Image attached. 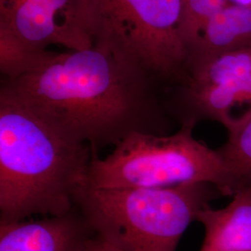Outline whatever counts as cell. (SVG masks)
<instances>
[{
  "instance_id": "1",
  "label": "cell",
  "mask_w": 251,
  "mask_h": 251,
  "mask_svg": "<svg viewBox=\"0 0 251 251\" xmlns=\"http://www.w3.org/2000/svg\"><path fill=\"white\" fill-rule=\"evenodd\" d=\"M1 89L58 131L90 145L93 158L133 133L170 134L160 88L141 69L104 47L64 53L47 51Z\"/></svg>"
},
{
  "instance_id": "2",
  "label": "cell",
  "mask_w": 251,
  "mask_h": 251,
  "mask_svg": "<svg viewBox=\"0 0 251 251\" xmlns=\"http://www.w3.org/2000/svg\"><path fill=\"white\" fill-rule=\"evenodd\" d=\"M93 158L0 88V223L63 215Z\"/></svg>"
},
{
  "instance_id": "3",
  "label": "cell",
  "mask_w": 251,
  "mask_h": 251,
  "mask_svg": "<svg viewBox=\"0 0 251 251\" xmlns=\"http://www.w3.org/2000/svg\"><path fill=\"white\" fill-rule=\"evenodd\" d=\"M223 194L207 182L168 188L80 186L74 206L95 235L124 251H176L200 210Z\"/></svg>"
},
{
  "instance_id": "4",
  "label": "cell",
  "mask_w": 251,
  "mask_h": 251,
  "mask_svg": "<svg viewBox=\"0 0 251 251\" xmlns=\"http://www.w3.org/2000/svg\"><path fill=\"white\" fill-rule=\"evenodd\" d=\"M196 126L173 134L133 133L104 158H92L82 186L90 188H168L186 183L214 184L223 196L242 187L218 149L197 140Z\"/></svg>"
},
{
  "instance_id": "5",
  "label": "cell",
  "mask_w": 251,
  "mask_h": 251,
  "mask_svg": "<svg viewBox=\"0 0 251 251\" xmlns=\"http://www.w3.org/2000/svg\"><path fill=\"white\" fill-rule=\"evenodd\" d=\"M182 0H91L93 45L144 71L163 91L187 59L180 36Z\"/></svg>"
},
{
  "instance_id": "6",
  "label": "cell",
  "mask_w": 251,
  "mask_h": 251,
  "mask_svg": "<svg viewBox=\"0 0 251 251\" xmlns=\"http://www.w3.org/2000/svg\"><path fill=\"white\" fill-rule=\"evenodd\" d=\"M162 96L179 126L210 120L230 128L251 110V49L188 56L179 79Z\"/></svg>"
},
{
  "instance_id": "7",
  "label": "cell",
  "mask_w": 251,
  "mask_h": 251,
  "mask_svg": "<svg viewBox=\"0 0 251 251\" xmlns=\"http://www.w3.org/2000/svg\"><path fill=\"white\" fill-rule=\"evenodd\" d=\"M0 37L35 56L52 45L89 49L94 41L91 0H0Z\"/></svg>"
},
{
  "instance_id": "8",
  "label": "cell",
  "mask_w": 251,
  "mask_h": 251,
  "mask_svg": "<svg viewBox=\"0 0 251 251\" xmlns=\"http://www.w3.org/2000/svg\"><path fill=\"white\" fill-rule=\"evenodd\" d=\"M95 233L75 206L60 216L0 223V251H87Z\"/></svg>"
},
{
  "instance_id": "9",
  "label": "cell",
  "mask_w": 251,
  "mask_h": 251,
  "mask_svg": "<svg viewBox=\"0 0 251 251\" xmlns=\"http://www.w3.org/2000/svg\"><path fill=\"white\" fill-rule=\"evenodd\" d=\"M197 221L205 228L200 251H251V186L238 191L222 209L206 206Z\"/></svg>"
},
{
  "instance_id": "10",
  "label": "cell",
  "mask_w": 251,
  "mask_h": 251,
  "mask_svg": "<svg viewBox=\"0 0 251 251\" xmlns=\"http://www.w3.org/2000/svg\"><path fill=\"white\" fill-rule=\"evenodd\" d=\"M244 49H251V8L231 2L207 22L187 57Z\"/></svg>"
},
{
  "instance_id": "11",
  "label": "cell",
  "mask_w": 251,
  "mask_h": 251,
  "mask_svg": "<svg viewBox=\"0 0 251 251\" xmlns=\"http://www.w3.org/2000/svg\"><path fill=\"white\" fill-rule=\"evenodd\" d=\"M227 132V142L218 151L241 187L251 186V110Z\"/></svg>"
},
{
  "instance_id": "12",
  "label": "cell",
  "mask_w": 251,
  "mask_h": 251,
  "mask_svg": "<svg viewBox=\"0 0 251 251\" xmlns=\"http://www.w3.org/2000/svg\"><path fill=\"white\" fill-rule=\"evenodd\" d=\"M230 3V0H182L179 30L187 52L207 22Z\"/></svg>"
},
{
  "instance_id": "13",
  "label": "cell",
  "mask_w": 251,
  "mask_h": 251,
  "mask_svg": "<svg viewBox=\"0 0 251 251\" xmlns=\"http://www.w3.org/2000/svg\"><path fill=\"white\" fill-rule=\"evenodd\" d=\"M87 251H124L117 249L116 247L108 244L103 241L102 239L99 238L98 236H94L87 249Z\"/></svg>"
},
{
  "instance_id": "14",
  "label": "cell",
  "mask_w": 251,
  "mask_h": 251,
  "mask_svg": "<svg viewBox=\"0 0 251 251\" xmlns=\"http://www.w3.org/2000/svg\"><path fill=\"white\" fill-rule=\"evenodd\" d=\"M233 3H236L239 5L243 6H247V7H251V0H230Z\"/></svg>"
}]
</instances>
